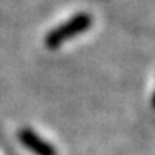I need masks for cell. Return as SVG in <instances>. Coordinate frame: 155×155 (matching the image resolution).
Returning a JSON list of instances; mask_svg holds the SVG:
<instances>
[{
	"instance_id": "obj_1",
	"label": "cell",
	"mask_w": 155,
	"mask_h": 155,
	"mask_svg": "<svg viewBox=\"0 0 155 155\" xmlns=\"http://www.w3.org/2000/svg\"><path fill=\"white\" fill-rule=\"evenodd\" d=\"M91 25H93V18H91L89 13H78V15L71 17L63 25L53 28L48 33L45 38V45L50 50H58L64 41H68V40L81 35L86 30H89Z\"/></svg>"
},
{
	"instance_id": "obj_2",
	"label": "cell",
	"mask_w": 155,
	"mask_h": 155,
	"mask_svg": "<svg viewBox=\"0 0 155 155\" xmlns=\"http://www.w3.org/2000/svg\"><path fill=\"white\" fill-rule=\"evenodd\" d=\"M18 139L35 155H56V150L48 142H45L40 135H36L33 130H30V129H21L18 132Z\"/></svg>"
}]
</instances>
